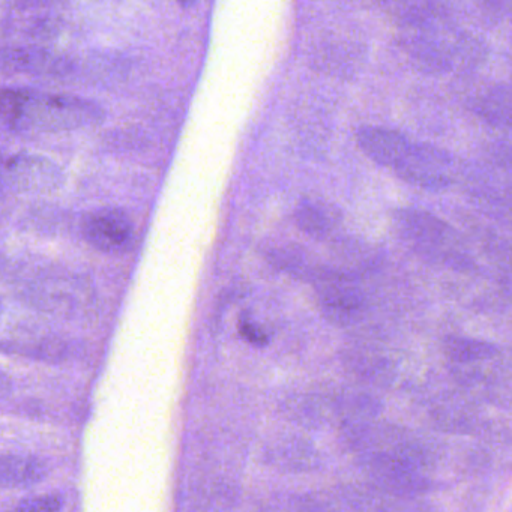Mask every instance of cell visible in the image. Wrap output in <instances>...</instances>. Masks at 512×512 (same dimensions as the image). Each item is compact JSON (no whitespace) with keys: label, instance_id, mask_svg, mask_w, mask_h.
I'll list each match as a JSON object with an SVG mask.
<instances>
[{"label":"cell","instance_id":"obj_1","mask_svg":"<svg viewBox=\"0 0 512 512\" xmlns=\"http://www.w3.org/2000/svg\"><path fill=\"white\" fill-rule=\"evenodd\" d=\"M103 121V110L74 95L32 89H0V130L13 133H59Z\"/></svg>","mask_w":512,"mask_h":512},{"label":"cell","instance_id":"obj_2","mask_svg":"<svg viewBox=\"0 0 512 512\" xmlns=\"http://www.w3.org/2000/svg\"><path fill=\"white\" fill-rule=\"evenodd\" d=\"M397 232L419 253L428 254L442 262L466 265V257L457 250V235L452 227L434 215L413 209H400L394 212Z\"/></svg>","mask_w":512,"mask_h":512},{"label":"cell","instance_id":"obj_3","mask_svg":"<svg viewBox=\"0 0 512 512\" xmlns=\"http://www.w3.org/2000/svg\"><path fill=\"white\" fill-rule=\"evenodd\" d=\"M313 283L323 313L334 322H353L364 310V293L355 277L334 269H319L313 274Z\"/></svg>","mask_w":512,"mask_h":512},{"label":"cell","instance_id":"obj_4","mask_svg":"<svg viewBox=\"0 0 512 512\" xmlns=\"http://www.w3.org/2000/svg\"><path fill=\"white\" fill-rule=\"evenodd\" d=\"M64 175L40 155H13L0 160V187L16 193H44L61 185Z\"/></svg>","mask_w":512,"mask_h":512},{"label":"cell","instance_id":"obj_5","mask_svg":"<svg viewBox=\"0 0 512 512\" xmlns=\"http://www.w3.org/2000/svg\"><path fill=\"white\" fill-rule=\"evenodd\" d=\"M395 173L416 187L442 190L454 179V158L437 146L413 143L409 155Z\"/></svg>","mask_w":512,"mask_h":512},{"label":"cell","instance_id":"obj_6","mask_svg":"<svg viewBox=\"0 0 512 512\" xmlns=\"http://www.w3.org/2000/svg\"><path fill=\"white\" fill-rule=\"evenodd\" d=\"M86 241L104 253H121L133 239V223L121 209L103 208L83 220Z\"/></svg>","mask_w":512,"mask_h":512},{"label":"cell","instance_id":"obj_7","mask_svg":"<svg viewBox=\"0 0 512 512\" xmlns=\"http://www.w3.org/2000/svg\"><path fill=\"white\" fill-rule=\"evenodd\" d=\"M359 148L379 166L397 170L406 160L413 143L398 131L383 127H364L356 133Z\"/></svg>","mask_w":512,"mask_h":512},{"label":"cell","instance_id":"obj_8","mask_svg":"<svg viewBox=\"0 0 512 512\" xmlns=\"http://www.w3.org/2000/svg\"><path fill=\"white\" fill-rule=\"evenodd\" d=\"M70 62L40 47H11L0 50V71L16 74H64Z\"/></svg>","mask_w":512,"mask_h":512},{"label":"cell","instance_id":"obj_9","mask_svg":"<svg viewBox=\"0 0 512 512\" xmlns=\"http://www.w3.org/2000/svg\"><path fill=\"white\" fill-rule=\"evenodd\" d=\"M43 461L29 455H0V487L14 488L37 484L46 478Z\"/></svg>","mask_w":512,"mask_h":512},{"label":"cell","instance_id":"obj_10","mask_svg":"<svg viewBox=\"0 0 512 512\" xmlns=\"http://www.w3.org/2000/svg\"><path fill=\"white\" fill-rule=\"evenodd\" d=\"M338 220L340 217L332 206L310 200L301 203L295 212V221L299 229L314 238L329 235L337 226Z\"/></svg>","mask_w":512,"mask_h":512},{"label":"cell","instance_id":"obj_11","mask_svg":"<svg viewBox=\"0 0 512 512\" xmlns=\"http://www.w3.org/2000/svg\"><path fill=\"white\" fill-rule=\"evenodd\" d=\"M509 109V89L506 86H497L479 101L478 115L493 127H508L511 118Z\"/></svg>","mask_w":512,"mask_h":512},{"label":"cell","instance_id":"obj_12","mask_svg":"<svg viewBox=\"0 0 512 512\" xmlns=\"http://www.w3.org/2000/svg\"><path fill=\"white\" fill-rule=\"evenodd\" d=\"M496 352V347L485 341L451 338L446 343V353L455 362H475L487 359Z\"/></svg>","mask_w":512,"mask_h":512},{"label":"cell","instance_id":"obj_13","mask_svg":"<svg viewBox=\"0 0 512 512\" xmlns=\"http://www.w3.org/2000/svg\"><path fill=\"white\" fill-rule=\"evenodd\" d=\"M62 497L58 494H40L17 503L11 512H61Z\"/></svg>","mask_w":512,"mask_h":512},{"label":"cell","instance_id":"obj_14","mask_svg":"<svg viewBox=\"0 0 512 512\" xmlns=\"http://www.w3.org/2000/svg\"><path fill=\"white\" fill-rule=\"evenodd\" d=\"M241 334L245 340L250 341L251 344H256V346H263V344L268 343V337L248 320L241 323Z\"/></svg>","mask_w":512,"mask_h":512}]
</instances>
